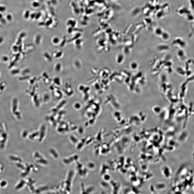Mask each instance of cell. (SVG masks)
Wrapping results in <instances>:
<instances>
[{"label": "cell", "mask_w": 194, "mask_h": 194, "mask_svg": "<svg viewBox=\"0 0 194 194\" xmlns=\"http://www.w3.org/2000/svg\"><path fill=\"white\" fill-rule=\"evenodd\" d=\"M101 183V186L103 188H107L109 186V184L107 183V181H103Z\"/></svg>", "instance_id": "1"}, {"label": "cell", "mask_w": 194, "mask_h": 194, "mask_svg": "<svg viewBox=\"0 0 194 194\" xmlns=\"http://www.w3.org/2000/svg\"><path fill=\"white\" fill-rule=\"evenodd\" d=\"M103 178L105 181H108L110 180L111 178V176L109 174H106L103 176Z\"/></svg>", "instance_id": "2"}]
</instances>
